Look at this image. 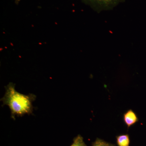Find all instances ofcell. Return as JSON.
<instances>
[{
    "label": "cell",
    "instance_id": "1",
    "mask_svg": "<svg viewBox=\"0 0 146 146\" xmlns=\"http://www.w3.org/2000/svg\"><path fill=\"white\" fill-rule=\"evenodd\" d=\"M4 96L1 99L3 105L8 106L11 111V117L15 120V116H23L26 114L30 115L33 111V102L36 97L33 94L24 95L17 92L15 84L10 82L6 86Z\"/></svg>",
    "mask_w": 146,
    "mask_h": 146
},
{
    "label": "cell",
    "instance_id": "2",
    "mask_svg": "<svg viewBox=\"0 0 146 146\" xmlns=\"http://www.w3.org/2000/svg\"><path fill=\"white\" fill-rule=\"evenodd\" d=\"M94 11L100 13L103 11L112 10L120 3L125 0H82Z\"/></svg>",
    "mask_w": 146,
    "mask_h": 146
},
{
    "label": "cell",
    "instance_id": "4",
    "mask_svg": "<svg viewBox=\"0 0 146 146\" xmlns=\"http://www.w3.org/2000/svg\"><path fill=\"white\" fill-rule=\"evenodd\" d=\"M117 144L118 146H129L130 140L127 134H122L116 136Z\"/></svg>",
    "mask_w": 146,
    "mask_h": 146
},
{
    "label": "cell",
    "instance_id": "5",
    "mask_svg": "<svg viewBox=\"0 0 146 146\" xmlns=\"http://www.w3.org/2000/svg\"><path fill=\"white\" fill-rule=\"evenodd\" d=\"M70 146H87L84 141L83 137L81 135H78L73 139V143Z\"/></svg>",
    "mask_w": 146,
    "mask_h": 146
},
{
    "label": "cell",
    "instance_id": "3",
    "mask_svg": "<svg viewBox=\"0 0 146 146\" xmlns=\"http://www.w3.org/2000/svg\"><path fill=\"white\" fill-rule=\"evenodd\" d=\"M123 119L128 128L135 124L139 121L136 113L131 109L129 110L124 114Z\"/></svg>",
    "mask_w": 146,
    "mask_h": 146
},
{
    "label": "cell",
    "instance_id": "6",
    "mask_svg": "<svg viewBox=\"0 0 146 146\" xmlns=\"http://www.w3.org/2000/svg\"><path fill=\"white\" fill-rule=\"evenodd\" d=\"M92 146H116L114 144L108 143L104 140L97 138L95 142L92 143Z\"/></svg>",
    "mask_w": 146,
    "mask_h": 146
},
{
    "label": "cell",
    "instance_id": "7",
    "mask_svg": "<svg viewBox=\"0 0 146 146\" xmlns=\"http://www.w3.org/2000/svg\"><path fill=\"white\" fill-rule=\"evenodd\" d=\"M21 0H15V2H16V3L18 4V3L20 2Z\"/></svg>",
    "mask_w": 146,
    "mask_h": 146
}]
</instances>
